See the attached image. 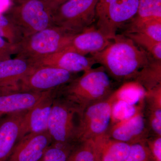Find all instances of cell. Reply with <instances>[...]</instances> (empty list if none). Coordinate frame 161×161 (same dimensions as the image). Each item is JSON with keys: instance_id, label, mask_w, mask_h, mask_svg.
<instances>
[{"instance_id": "6da1fadb", "label": "cell", "mask_w": 161, "mask_h": 161, "mask_svg": "<svg viewBox=\"0 0 161 161\" xmlns=\"http://www.w3.org/2000/svg\"><path fill=\"white\" fill-rule=\"evenodd\" d=\"M112 77L118 80L135 78L153 57L126 36L117 35L101 51L91 54Z\"/></svg>"}, {"instance_id": "7a4b0ae2", "label": "cell", "mask_w": 161, "mask_h": 161, "mask_svg": "<svg viewBox=\"0 0 161 161\" xmlns=\"http://www.w3.org/2000/svg\"><path fill=\"white\" fill-rule=\"evenodd\" d=\"M112 84L102 66L85 71L79 78H74L56 90V95L69 101L84 110L93 103L98 102L110 94Z\"/></svg>"}, {"instance_id": "3957f363", "label": "cell", "mask_w": 161, "mask_h": 161, "mask_svg": "<svg viewBox=\"0 0 161 161\" xmlns=\"http://www.w3.org/2000/svg\"><path fill=\"white\" fill-rule=\"evenodd\" d=\"M83 110L55 93L47 130L53 142L69 146L78 142Z\"/></svg>"}, {"instance_id": "277c9868", "label": "cell", "mask_w": 161, "mask_h": 161, "mask_svg": "<svg viewBox=\"0 0 161 161\" xmlns=\"http://www.w3.org/2000/svg\"><path fill=\"white\" fill-rule=\"evenodd\" d=\"M75 35L53 25L16 43L17 58L32 60L61 51Z\"/></svg>"}, {"instance_id": "5b68a950", "label": "cell", "mask_w": 161, "mask_h": 161, "mask_svg": "<svg viewBox=\"0 0 161 161\" xmlns=\"http://www.w3.org/2000/svg\"><path fill=\"white\" fill-rule=\"evenodd\" d=\"M138 0H98L96 7V27L110 40L124 25L136 14Z\"/></svg>"}, {"instance_id": "8992f818", "label": "cell", "mask_w": 161, "mask_h": 161, "mask_svg": "<svg viewBox=\"0 0 161 161\" xmlns=\"http://www.w3.org/2000/svg\"><path fill=\"white\" fill-rule=\"evenodd\" d=\"M98 0H69L52 13L53 24L76 35L92 26L96 20Z\"/></svg>"}, {"instance_id": "52a82bcc", "label": "cell", "mask_w": 161, "mask_h": 161, "mask_svg": "<svg viewBox=\"0 0 161 161\" xmlns=\"http://www.w3.org/2000/svg\"><path fill=\"white\" fill-rule=\"evenodd\" d=\"M6 16L23 38L53 26L52 12L42 0H28L9 9Z\"/></svg>"}, {"instance_id": "ba28073f", "label": "cell", "mask_w": 161, "mask_h": 161, "mask_svg": "<svg viewBox=\"0 0 161 161\" xmlns=\"http://www.w3.org/2000/svg\"><path fill=\"white\" fill-rule=\"evenodd\" d=\"M73 74L57 68L39 67L21 80L19 92H42L57 89L73 80Z\"/></svg>"}, {"instance_id": "9c48e42d", "label": "cell", "mask_w": 161, "mask_h": 161, "mask_svg": "<svg viewBox=\"0 0 161 161\" xmlns=\"http://www.w3.org/2000/svg\"><path fill=\"white\" fill-rule=\"evenodd\" d=\"M112 107L109 103L99 101L89 105L83 110L78 142L101 135L109 125Z\"/></svg>"}, {"instance_id": "30bf717a", "label": "cell", "mask_w": 161, "mask_h": 161, "mask_svg": "<svg viewBox=\"0 0 161 161\" xmlns=\"http://www.w3.org/2000/svg\"><path fill=\"white\" fill-rule=\"evenodd\" d=\"M53 140L47 131L24 136L7 161H40Z\"/></svg>"}, {"instance_id": "8fae6325", "label": "cell", "mask_w": 161, "mask_h": 161, "mask_svg": "<svg viewBox=\"0 0 161 161\" xmlns=\"http://www.w3.org/2000/svg\"><path fill=\"white\" fill-rule=\"evenodd\" d=\"M37 68L30 60L17 57L0 61V93L19 91L21 80Z\"/></svg>"}, {"instance_id": "7c38bea8", "label": "cell", "mask_w": 161, "mask_h": 161, "mask_svg": "<svg viewBox=\"0 0 161 161\" xmlns=\"http://www.w3.org/2000/svg\"><path fill=\"white\" fill-rule=\"evenodd\" d=\"M56 90L26 111L21 124L19 140L27 134L47 131Z\"/></svg>"}, {"instance_id": "4fadbf2b", "label": "cell", "mask_w": 161, "mask_h": 161, "mask_svg": "<svg viewBox=\"0 0 161 161\" xmlns=\"http://www.w3.org/2000/svg\"><path fill=\"white\" fill-rule=\"evenodd\" d=\"M36 67L47 66L65 70L71 73L84 71L96 64L91 57L74 52L60 51L34 60H30Z\"/></svg>"}, {"instance_id": "5bb4252c", "label": "cell", "mask_w": 161, "mask_h": 161, "mask_svg": "<svg viewBox=\"0 0 161 161\" xmlns=\"http://www.w3.org/2000/svg\"><path fill=\"white\" fill-rule=\"evenodd\" d=\"M26 111L0 117V161H7L19 139L21 124Z\"/></svg>"}, {"instance_id": "9a60e30c", "label": "cell", "mask_w": 161, "mask_h": 161, "mask_svg": "<svg viewBox=\"0 0 161 161\" xmlns=\"http://www.w3.org/2000/svg\"><path fill=\"white\" fill-rule=\"evenodd\" d=\"M111 40L105 36L96 26L92 25L75 35L70 43L61 51L74 52L86 56L103 50L111 43Z\"/></svg>"}, {"instance_id": "2e32d148", "label": "cell", "mask_w": 161, "mask_h": 161, "mask_svg": "<svg viewBox=\"0 0 161 161\" xmlns=\"http://www.w3.org/2000/svg\"><path fill=\"white\" fill-rule=\"evenodd\" d=\"M53 91L42 92L17 91L0 93V117L15 112L27 111Z\"/></svg>"}, {"instance_id": "e0dca14e", "label": "cell", "mask_w": 161, "mask_h": 161, "mask_svg": "<svg viewBox=\"0 0 161 161\" xmlns=\"http://www.w3.org/2000/svg\"><path fill=\"white\" fill-rule=\"evenodd\" d=\"M136 14L130 22L127 32H131L146 22L161 20V0H138Z\"/></svg>"}, {"instance_id": "ac0fdd59", "label": "cell", "mask_w": 161, "mask_h": 161, "mask_svg": "<svg viewBox=\"0 0 161 161\" xmlns=\"http://www.w3.org/2000/svg\"><path fill=\"white\" fill-rule=\"evenodd\" d=\"M145 126L143 117L140 115H135L116 126L112 131V136L117 141L126 142L141 134Z\"/></svg>"}, {"instance_id": "d6986e66", "label": "cell", "mask_w": 161, "mask_h": 161, "mask_svg": "<svg viewBox=\"0 0 161 161\" xmlns=\"http://www.w3.org/2000/svg\"><path fill=\"white\" fill-rule=\"evenodd\" d=\"M161 60L153 58L138 72L136 81L148 91L161 85Z\"/></svg>"}, {"instance_id": "ffe728a7", "label": "cell", "mask_w": 161, "mask_h": 161, "mask_svg": "<svg viewBox=\"0 0 161 161\" xmlns=\"http://www.w3.org/2000/svg\"><path fill=\"white\" fill-rule=\"evenodd\" d=\"M145 94L143 87L135 81L124 84L113 95L118 100L123 101L134 106L142 99Z\"/></svg>"}, {"instance_id": "44dd1931", "label": "cell", "mask_w": 161, "mask_h": 161, "mask_svg": "<svg viewBox=\"0 0 161 161\" xmlns=\"http://www.w3.org/2000/svg\"><path fill=\"white\" fill-rule=\"evenodd\" d=\"M126 36L157 60H161V42L138 32L127 33Z\"/></svg>"}, {"instance_id": "7402d4cb", "label": "cell", "mask_w": 161, "mask_h": 161, "mask_svg": "<svg viewBox=\"0 0 161 161\" xmlns=\"http://www.w3.org/2000/svg\"><path fill=\"white\" fill-rule=\"evenodd\" d=\"M130 147L126 142L119 141L111 143L104 151L103 161H125L129 155Z\"/></svg>"}, {"instance_id": "603a6c76", "label": "cell", "mask_w": 161, "mask_h": 161, "mask_svg": "<svg viewBox=\"0 0 161 161\" xmlns=\"http://www.w3.org/2000/svg\"><path fill=\"white\" fill-rule=\"evenodd\" d=\"M73 146L52 142L40 161H67Z\"/></svg>"}, {"instance_id": "cb8c5ba5", "label": "cell", "mask_w": 161, "mask_h": 161, "mask_svg": "<svg viewBox=\"0 0 161 161\" xmlns=\"http://www.w3.org/2000/svg\"><path fill=\"white\" fill-rule=\"evenodd\" d=\"M0 37L14 44L19 43L23 38L16 26L3 14H0Z\"/></svg>"}, {"instance_id": "d4e9b609", "label": "cell", "mask_w": 161, "mask_h": 161, "mask_svg": "<svg viewBox=\"0 0 161 161\" xmlns=\"http://www.w3.org/2000/svg\"><path fill=\"white\" fill-rule=\"evenodd\" d=\"M136 113V110L134 105L119 100L112 108L111 117L121 122L132 118Z\"/></svg>"}, {"instance_id": "484cf974", "label": "cell", "mask_w": 161, "mask_h": 161, "mask_svg": "<svg viewBox=\"0 0 161 161\" xmlns=\"http://www.w3.org/2000/svg\"><path fill=\"white\" fill-rule=\"evenodd\" d=\"M138 32L148 36L158 42H161V20L148 21L129 32Z\"/></svg>"}, {"instance_id": "4316f807", "label": "cell", "mask_w": 161, "mask_h": 161, "mask_svg": "<svg viewBox=\"0 0 161 161\" xmlns=\"http://www.w3.org/2000/svg\"><path fill=\"white\" fill-rule=\"evenodd\" d=\"M83 145L72 150L67 161H95V156L89 146V140L81 142Z\"/></svg>"}, {"instance_id": "83f0119b", "label": "cell", "mask_w": 161, "mask_h": 161, "mask_svg": "<svg viewBox=\"0 0 161 161\" xmlns=\"http://www.w3.org/2000/svg\"><path fill=\"white\" fill-rule=\"evenodd\" d=\"M148 156L145 147L140 144H135L130 147L129 155L125 161H146Z\"/></svg>"}, {"instance_id": "f1b7e54d", "label": "cell", "mask_w": 161, "mask_h": 161, "mask_svg": "<svg viewBox=\"0 0 161 161\" xmlns=\"http://www.w3.org/2000/svg\"><path fill=\"white\" fill-rule=\"evenodd\" d=\"M16 44L9 43L0 37V61L10 59L11 55L16 53Z\"/></svg>"}, {"instance_id": "f546056e", "label": "cell", "mask_w": 161, "mask_h": 161, "mask_svg": "<svg viewBox=\"0 0 161 161\" xmlns=\"http://www.w3.org/2000/svg\"><path fill=\"white\" fill-rule=\"evenodd\" d=\"M151 126L153 131L161 136V110L159 108L153 112L151 119Z\"/></svg>"}, {"instance_id": "4dcf8cb0", "label": "cell", "mask_w": 161, "mask_h": 161, "mask_svg": "<svg viewBox=\"0 0 161 161\" xmlns=\"http://www.w3.org/2000/svg\"><path fill=\"white\" fill-rule=\"evenodd\" d=\"M153 153L157 161H161V138L157 139L153 145Z\"/></svg>"}, {"instance_id": "1f68e13d", "label": "cell", "mask_w": 161, "mask_h": 161, "mask_svg": "<svg viewBox=\"0 0 161 161\" xmlns=\"http://www.w3.org/2000/svg\"><path fill=\"white\" fill-rule=\"evenodd\" d=\"M47 7L53 13L59 6L69 0H42Z\"/></svg>"}, {"instance_id": "d6a6232c", "label": "cell", "mask_w": 161, "mask_h": 161, "mask_svg": "<svg viewBox=\"0 0 161 161\" xmlns=\"http://www.w3.org/2000/svg\"><path fill=\"white\" fill-rule=\"evenodd\" d=\"M12 0H0V14H3L11 8Z\"/></svg>"}, {"instance_id": "836d02e7", "label": "cell", "mask_w": 161, "mask_h": 161, "mask_svg": "<svg viewBox=\"0 0 161 161\" xmlns=\"http://www.w3.org/2000/svg\"><path fill=\"white\" fill-rule=\"evenodd\" d=\"M14 1L20 4V3H23V2H26L28 0H14Z\"/></svg>"}]
</instances>
